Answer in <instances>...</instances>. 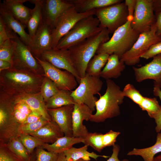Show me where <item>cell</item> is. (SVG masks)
Wrapping results in <instances>:
<instances>
[{"label": "cell", "mask_w": 161, "mask_h": 161, "mask_svg": "<svg viewBox=\"0 0 161 161\" xmlns=\"http://www.w3.org/2000/svg\"><path fill=\"white\" fill-rule=\"evenodd\" d=\"M44 75L12 67L0 72V92L11 96L40 92Z\"/></svg>", "instance_id": "6da1fadb"}, {"label": "cell", "mask_w": 161, "mask_h": 161, "mask_svg": "<svg viewBox=\"0 0 161 161\" xmlns=\"http://www.w3.org/2000/svg\"><path fill=\"white\" fill-rule=\"evenodd\" d=\"M109 34L106 28L103 29L96 35L68 49L73 65L80 79L86 75L87 65L99 46L110 39Z\"/></svg>", "instance_id": "7a4b0ae2"}, {"label": "cell", "mask_w": 161, "mask_h": 161, "mask_svg": "<svg viewBox=\"0 0 161 161\" xmlns=\"http://www.w3.org/2000/svg\"><path fill=\"white\" fill-rule=\"evenodd\" d=\"M107 88L105 93L100 96L95 103L96 112L91 116L89 120L100 123L106 119L120 115V105L125 97L120 87L111 79L106 80Z\"/></svg>", "instance_id": "3957f363"}, {"label": "cell", "mask_w": 161, "mask_h": 161, "mask_svg": "<svg viewBox=\"0 0 161 161\" xmlns=\"http://www.w3.org/2000/svg\"><path fill=\"white\" fill-rule=\"evenodd\" d=\"M132 18L128 16L126 22L114 31L111 38L100 44L96 54L106 53L110 55L114 54L118 55L120 59L132 47L140 34L131 26Z\"/></svg>", "instance_id": "277c9868"}, {"label": "cell", "mask_w": 161, "mask_h": 161, "mask_svg": "<svg viewBox=\"0 0 161 161\" xmlns=\"http://www.w3.org/2000/svg\"><path fill=\"white\" fill-rule=\"evenodd\" d=\"M99 24L98 19L94 15L81 19L61 39L54 49H68L71 47L96 35L102 29L99 27Z\"/></svg>", "instance_id": "5b68a950"}, {"label": "cell", "mask_w": 161, "mask_h": 161, "mask_svg": "<svg viewBox=\"0 0 161 161\" xmlns=\"http://www.w3.org/2000/svg\"><path fill=\"white\" fill-rule=\"evenodd\" d=\"M0 94V143H6L11 138L18 136L20 124L14 117L13 97L1 92Z\"/></svg>", "instance_id": "8992f818"}, {"label": "cell", "mask_w": 161, "mask_h": 161, "mask_svg": "<svg viewBox=\"0 0 161 161\" xmlns=\"http://www.w3.org/2000/svg\"><path fill=\"white\" fill-rule=\"evenodd\" d=\"M78 86L71 91V95L75 103L84 104L87 106L93 111L95 109V103L98 100L94 95L100 92L103 85L100 77L90 75L86 73L81 78Z\"/></svg>", "instance_id": "52a82bcc"}, {"label": "cell", "mask_w": 161, "mask_h": 161, "mask_svg": "<svg viewBox=\"0 0 161 161\" xmlns=\"http://www.w3.org/2000/svg\"><path fill=\"white\" fill-rule=\"evenodd\" d=\"M95 15L98 19L99 27L106 28L109 33H113L128 19L129 13L125 3H120L95 9Z\"/></svg>", "instance_id": "ba28073f"}, {"label": "cell", "mask_w": 161, "mask_h": 161, "mask_svg": "<svg viewBox=\"0 0 161 161\" xmlns=\"http://www.w3.org/2000/svg\"><path fill=\"white\" fill-rule=\"evenodd\" d=\"M95 12V9H94L85 13H78L73 5L64 12L52 30V49L56 47L61 39L66 34L77 22L85 17L94 15Z\"/></svg>", "instance_id": "9c48e42d"}, {"label": "cell", "mask_w": 161, "mask_h": 161, "mask_svg": "<svg viewBox=\"0 0 161 161\" xmlns=\"http://www.w3.org/2000/svg\"><path fill=\"white\" fill-rule=\"evenodd\" d=\"M156 31L155 25L150 30L140 34L132 47L122 56L120 61L129 66L138 63L141 56L151 45L161 41V38L157 35Z\"/></svg>", "instance_id": "30bf717a"}, {"label": "cell", "mask_w": 161, "mask_h": 161, "mask_svg": "<svg viewBox=\"0 0 161 161\" xmlns=\"http://www.w3.org/2000/svg\"><path fill=\"white\" fill-rule=\"evenodd\" d=\"M13 39L16 45L12 67L37 75H44L42 66L32 55L29 46L24 44L17 35Z\"/></svg>", "instance_id": "8fae6325"}, {"label": "cell", "mask_w": 161, "mask_h": 161, "mask_svg": "<svg viewBox=\"0 0 161 161\" xmlns=\"http://www.w3.org/2000/svg\"><path fill=\"white\" fill-rule=\"evenodd\" d=\"M153 0H137L131 24L137 33L150 30L155 25L156 17L152 7Z\"/></svg>", "instance_id": "7c38bea8"}, {"label": "cell", "mask_w": 161, "mask_h": 161, "mask_svg": "<svg viewBox=\"0 0 161 161\" xmlns=\"http://www.w3.org/2000/svg\"><path fill=\"white\" fill-rule=\"evenodd\" d=\"M35 58L42 66L45 76L52 81L59 89L72 91L76 88L78 82L72 73L62 71L47 61Z\"/></svg>", "instance_id": "4fadbf2b"}, {"label": "cell", "mask_w": 161, "mask_h": 161, "mask_svg": "<svg viewBox=\"0 0 161 161\" xmlns=\"http://www.w3.org/2000/svg\"><path fill=\"white\" fill-rule=\"evenodd\" d=\"M39 58L48 62L58 68L71 72L79 83L80 78L73 65L68 49H52L44 52Z\"/></svg>", "instance_id": "5bb4252c"}, {"label": "cell", "mask_w": 161, "mask_h": 161, "mask_svg": "<svg viewBox=\"0 0 161 161\" xmlns=\"http://www.w3.org/2000/svg\"><path fill=\"white\" fill-rule=\"evenodd\" d=\"M52 30L42 21L29 47L34 57L40 58L44 52L52 49Z\"/></svg>", "instance_id": "9a60e30c"}, {"label": "cell", "mask_w": 161, "mask_h": 161, "mask_svg": "<svg viewBox=\"0 0 161 161\" xmlns=\"http://www.w3.org/2000/svg\"><path fill=\"white\" fill-rule=\"evenodd\" d=\"M72 6L68 0H43V21L52 29L60 16Z\"/></svg>", "instance_id": "2e32d148"}, {"label": "cell", "mask_w": 161, "mask_h": 161, "mask_svg": "<svg viewBox=\"0 0 161 161\" xmlns=\"http://www.w3.org/2000/svg\"><path fill=\"white\" fill-rule=\"evenodd\" d=\"M149 63L140 68L133 67L136 80L140 82L147 79L161 88V54L153 58Z\"/></svg>", "instance_id": "e0dca14e"}, {"label": "cell", "mask_w": 161, "mask_h": 161, "mask_svg": "<svg viewBox=\"0 0 161 161\" xmlns=\"http://www.w3.org/2000/svg\"><path fill=\"white\" fill-rule=\"evenodd\" d=\"M93 111L84 104L75 103L72 113V135L75 137L85 138L89 134L84 120L88 121Z\"/></svg>", "instance_id": "ac0fdd59"}, {"label": "cell", "mask_w": 161, "mask_h": 161, "mask_svg": "<svg viewBox=\"0 0 161 161\" xmlns=\"http://www.w3.org/2000/svg\"><path fill=\"white\" fill-rule=\"evenodd\" d=\"M74 104L47 109L51 120L59 126L64 136L72 137V113Z\"/></svg>", "instance_id": "d6986e66"}, {"label": "cell", "mask_w": 161, "mask_h": 161, "mask_svg": "<svg viewBox=\"0 0 161 161\" xmlns=\"http://www.w3.org/2000/svg\"><path fill=\"white\" fill-rule=\"evenodd\" d=\"M0 17L7 26L19 35L20 39L24 44L29 46L30 45L32 39L25 30L27 26L16 19L3 3L0 4Z\"/></svg>", "instance_id": "ffe728a7"}, {"label": "cell", "mask_w": 161, "mask_h": 161, "mask_svg": "<svg viewBox=\"0 0 161 161\" xmlns=\"http://www.w3.org/2000/svg\"><path fill=\"white\" fill-rule=\"evenodd\" d=\"M12 97L14 103L19 101H23L27 104L32 111L38 112L48 121L52 120L40 92L36 93L24 94Z\"/></svg>", "instance_id": "44dd1931"}, {"label": "cell", "mask_w": 161, "mask_h": 161, "mask_svg": "<svg viewBox=\"0 0 161 161\" xmlns=\"http://www.w3.org/2000/svg\"><path fill=\"white\" fill-rule=\"evenodd\" d=\"M28 0H5L3 3L12 16L27 27L32 9L25 6L23 3Z\"/></svg>", "instance_id": "7402d4cb"}, {"label": "cell", "mask_w": 161, "mask_h": 161, "mask_svg": "<svg viewBox=\"0 0 161 161\" xmlns=\"http://www.w3.org/2000/svg\"><path fill=\"white\" fill-rule=\"evenodd\" d=\"M30 135L45 143L52 144L64 136L58 125L52 120L39 129Z\"/></svg>", "instance_id": "603a6c76"}, {"label": "cell", "mask_w": 161, "mask_h": 161, "mask_svg": "<svg viewBox=\"0 0 161 161\" xmlns=\"http://www.w3.org/2000/svg\"><path fill=\"white\" fill-rule=\"evenodd\" d=\"M78 13L107 7L120 3V0H68Z\"/></svg>", "instance_id": "cb8c5ba5"}, {"label": "cell", "mask_w": 161, "mask_h": 161, "mask_svg": "<svg viewBox=\"0 0 161 161\" xmlns=\"http://www.w3.org/2000/svg\"><path fill=\"white\" fill-rule=\"evenodd\" d=\"M125 64L120 61L117 55H110L105 66L100 73V77L106 80L118 78L125 68Z\"/></svg>", "instance_id": "d4e9b609"}, {"label": "cell", "mask_w": 161, "mask_h": 161, "mask_svg": "<svg viewBox=\"0 0 161 161\" xmlns=\"http://www.w3.org/2000/svg\"><path fill=\"white\" fill-rule=\"evenodd\" d=\"M84 142V139L82 138L64 136L52 144L45 143L41 147L49 151L59 154L72 148L75 144Z\"/></svg>", "instance_id": "484cf974"}, {"label": "cell", "mask_w": 161, "mask_h": 161, "mask_svg": "<svg viewBox=\"0 0 161 161\" xmlns=\"http://www.w3.org/2000/svg\"><path fill=\"white\" fill-rule=\"evenodd\" d=\"M43 0H31L29 1L35 4L32 15L27 24L29 34L32 39L33 38L40 24L43 21L42 8Z\"/></svg>", "instance_id": "4316f807"}, {"label": "cell", "mask_w": 161, "mask_h": 161, "mask_svg": "<svg viewBox=\"0 0 161 161\" xmlns=\"http://www.w3.org/2000/svg\"><path fill=\"white\" fill-rule=\"evenodd\" d=\"M88 146L85 145L79 148L72 147L67 149L63 153L67 161H76L80 159L89 161L90 158H92L96 160L99 157H102L105 158L109 157L106 155H100L97 154L93 152H90L87 151Z\"/></svg>", "instance_id": "83f0119b"}, {"label": "cell", "mask_w": 161, "mask_h": 161, "mask_svg": "<svg viewBox=\"0 0 161 161\" xmlns=\"http://www.w3.org/2000/svg\"><path fill=\"white\" fill-rule=\"evenodd\" d=\"M161 152V133H157L156 141L153 145L147 148L138 149L134 148L129 151L127 155L141 156L144 161H153L154 156Z\"/></svg>", "instance_id": "f1b7e54d"}, {"label": "cell", "mask_w": 161, "mask_h": 161, "mask_svg": "<svg viewBox=\"0 0 161 161\" xmlns=\"http://www.w3.org/2000/svg\"><path fill=\"white\" fill-rule=\"evenodd\" d=\"M71 92L69 91L60 90L45 103L47 109H54L74 104L75 102L71 95Z\"/></svg>", "instance_id": "f546056e"}, {"label": "cell", "mask_w": 161, "mask_h": 161, "mask_svg": "<svg viewBox=\"0 0 161 161\" xmlns=\"http://www.w3.org/2000/svg\"><path fill=\"white\" fill-rule=\"evenodd\" d=\"M109 55L106 53L95 55L87 65L86 73L91 76L100 77L101 69L106 64Z\"/></svg>", "instance_id": "4dcf8cb0"}, {"label": "cell", "mask_w": 161, "mask_h": 161, "mask_svg": "<svg viewBox=\"0 0 161 161\" xmlns=\"http://www.w3.org/2000/svg\"><path fill=\"white\" fill-rule=\"evenodd\" d=\"M6 144L13 153L23 161H30L32 154H29L18 136L11 138Z\"/></svg>", "instance_id": "1f68e13d"}, {"label": "cell", "mask_w": 161, "mask_h": 161, "mask_svg": "<svg viewBox=\"0 0 161 161\" xmlns=\"http://www.w3.org/2000/svg\"><path fill=\"white\" fill-rule=\"evenodd\" d=\"M16 45L14 39H9L0 45V60L6 61L12 66V61Z\"/></svg>", "instance_id": "d6a6232c"}, {"label": "cell", "mask_w": 161, "mask_h": 161, "mask_svg": "<svg viewBox=\"0 0 161 161\" xmlns=\"http://www.w3.org/2000/svg\"><path fill=\"white\" fill-rule=\"evenodd\" d=\"M60 90L52 81L45 76L41 86L40 92L45 103Z\"/></svg>", "instance_id": "836d02e7"}, {"label": "cell", "mask_w": 161, "mask_h": 161, "mask_svg": "<svg viewBox=\"0 0 161 161\" xmlns=\"http://www.w3.org/2000/svg\"><path fill=\"white\" fill-rule=\"evenodd\" d=\"M18 136L30 155L33 153L35 148L41 146L45 143L29 134H20Z\"/></svg>", "instance_id": "e575fe53"}, {"label": "cell", "mask_w": 161, "mask_h": 161, "mask_svg": "<svg viewBox=\"0 0 161 161\" xmlns=\"http://www.w3.org/2000/svg\"><path fill=\"white\" fill-rule=\"evenodd\" d=\"M103 134L97 132L89 133L84 138L83 143L90 146L96 151L100 152L104 148L103 142Z\"/></svg>", "instance_id": "d590c367"}, {"label": "cell", "mask_w": 161, "mask_h": 161, "mask_svg": "<svg viewBox=\"0 0 161 161\" xmlns=\"http://www.w3.org/2000/svg\"><path fill=\"white\" fill-rule=\"evenodd\" d=\"M160 105L155 97L149 98L143 97L139 106L143 111H146L150 117L159 110Z\"/></svg>", "instance_id": "8d00e7d4"}, {"label": "cell", "mask_w": 161, "mask_h": 161, "mask_svg": "<svg viewBox=\"0 0 161 161\" xmlns=\"http://www.w3.org/2000/svg\"><path fill=\"white\" fill-rule=\"evenodd\" d=\"M49 121L42 117L36 122L20 125L18 129L19 134H30L38 131Z\"/></svg>", "instance_id": "74e56055"}, {"label": "cell", "mask_w": 161, "mask_h": 161, "mask_svg": "<svg viewBox=\"0 0 161 161\" xmlns=\"http://www.w3.org/2000/svg\"><path fill=\"white\" fill-rule=\"evenodd\" d=\"M122 92L125 97H129L138 106L140 104L143 96L133 85L130 83L126 84Z\"/></svg>", "instance_id": "f35d334b"}, {"label": "cell", "mask_w": 161, "mask_h": 161, "mask_svg": "<svg viewBox=\"0 0 161 161\" xmlns=\"http://www.w3.org/2000/svg\"><path fill=\"white\" fill-rule=\"evenodd\" d=\"M58 154L38 147L36 148L34 161H56Z\"/></svg>", "instance_id": "ab89813d"}, {"label": "cell", "mask_w": 161, "mask_h": 161, "mask_svg": "<svg viewBox=\"0 0 161 161\" xmlns=\"http://www.w3.org/2000/svg\"><path fill=\"white\" fill-rule=\"evenodd\" d=\"M17 35L0 17V45L8 39L15 38Z\"/></svg>", "instance_id": "60d3db41"}, {"label": "cell", "mask_w": 161, "mask_h": 161, "mask_svg": "<svg viewBox=\"0 0 161 161\" xmlns=\"http://www.w3.org/2000/svg\"><path fill=\"white\" fill-rule=\"evenodd\" d=\"M0 161H23L13 153L6 143H0Z\"/></svg>", "instance_id": "b9f144b4"}, {"label": "cell", "mask_w": 161, "mask_h": 161, "mask_svg": "<svg viewBox=\"0 0 161 161\" xmlns=\"http://www.w3.org/2000/svg\"><path fill=\"white\" fill-rule=\"evenodd\" d=\"M120 134L119 132L111 130L103 134V142L104 148L114 145L116 139Z\"/></svg>", "instance_id": "7bdbcfd3"}, {"label": "cell", "mask_w": 161, "mask_h": 161, "mask_svg": "<svg viewBox=\"0 0 161 161\" xmlns=\"http://www.w3.org/2000/svg\"><path fill=\"white\" fill-rule=\"evenodd\" d=\"M160 54H161V41L151 45L148 49L141 56V58L148 59Z\"/></svg>", "instance_id": "ee69618b"}, {"label": "cell", "mask_w": 161, "mask_h": 161, "mask_svg": "<svg viewBox=\"0 0 161 161\" xmlns=\"http://www.w3.org/2000/svg\"><path fill=\"white\" fill-rule=\"evenodd\" d=\"M14 108L21 113L28 116L32 110L29 106L25 102L19 101L14 103Z\"/></svg>", "instance_id": "f6af8a7d"}, {"label": "cell", "mask_w": 161, "mask_h": 161, "mask_svg": "<svg viewBox=\"0 0 161 161\" xmlns=\"http://www.w3.org/2000/svg\"><path fill=\"white\" fill-rule=\"evenodd\" d=\"M42 117L41 114L38 112L32 111L27 116L25 121L22 124H27L36 122Z\"/></svg>", "instance_id": "bcb514c9"}, {"label": "cell", "mask_w": 161, "mask_h": 161, "mask_svg": "<svg viewBox=\"0 0 161 161\" xmlns=\"http://www.w3.org/2000/svg\"><path fill=\"white\" fill-rule=\"evenodd\" d=\"M150 117L154 119L156 124L155 128L156 131L157 133L160 132L161 131V105L158 111L151 115Z\"/></svg>", "instance_id": "7dc6e473"}, {"label": "cell", "mask_w": 161, "mask_h": 161, "mask_svg": "<svg viewBox=\"0 0 161 161\" xmlns=\"http://www.w3.org/2000/svg\"><path fill=\"white\" fill-rule=\"evenodd\" d=\"M113 146L112 153L106 161H129L127 159H124L122 160H119L118 156L120 150V147L117 144H115Z\"/></svg>", "instance_id": "c3c4849f"}, {"label": "cell", "mask_w": 161, "mask_h": 161, "mask_svg": "<svg viewBox=\"0 0 161 161\" xmlns=\"http://www.w3.org/2000/svg\"><path fill=\"white\" fill-rule=\"evenodd\" d=\"M137 0H126L125 3L126 6L129 17L133 18V14L136 4Z\"/></svg>", "instance_id": "681fc988"}, {"label": "cell", "mask_w": 161, "mask_h": 161, "mask_svg": "<svg viewBox=\"0 0 161 161\" xmlns=\"http://www.w3.org/2000/svg\"><path fill=\"white\" fill-rule=\"evenodd\" d=\"M13 114L16 121L20 125L24 123L26 120L27 116L19 112L14 107Z\"/></svg>", "instance_id": "f907efd6"}, {"label": "cell", "mask_w": 161, "mask_h": 161, "mask_svg": "<svg viewBox=\"0 0 161 161\" xmlns=\"http://www.w3.org/2000/svg\"><path fill=\"white\" fill-rule=\"evenodd\" d=\"M155 16L156 21L155 26L157 28L156 34L161 38V12Z\"/></svg>", "instance_id": "816d5d0a"}, {"label": "cell", "mask_w": 161, "mask_h": 161, "mask_svg": "<svg viewBox=\"0 0 161 161\" xmlns=\"http://www.w3.org/2000/svg\"><path fill=\"white\" fill-rule=\"evenodd\" d=\"M152 7L156 16L161 12V0H153Z\"/></svg>", "instance_id": "f5cc1de1"}, {"label": "cell", "mask_w": 161, "mask_h": 161, "mask_svg": "<svg viewBox=\"0 0 161 161\" xmlns=\"http://www.w3.org/2000/svg\"><path fill=\"white\" fill-rule=\"evenodd\" d=\"M12 67V64L6 61L0 60V72Z\"/></svg>", "instance_id": "db71d44e"}, {"label": "cell", "mask_w": 161, "mask_h": 161, "mask_svg": "<svg viewBox=\"0 0 161 161\" xmlns=\"http://www.w3.org/2000/svg\"><path fill=\"white\" fill-rule=\"evenodd\" d=\"M153 93L155 96L158 97L161 101V90L160 88L157 85L154 84Z\"/></svg>", "instance_id": "11a10c76"}, {"label": "cell", "mask_w": 161, "mask_h": 161, "mask_svg": "<svg viewBox=\"0 0 161 161\" xmlns=\"http://www.w3.org/2000/svg\"><path fill=\"white\" fill-rule=\"evenodd\" d=\"M56 161H67L63 152L59 153Z\"/></svg>", "instance_id": "9f6ffc18"}, {"label": "cell", "mask_w": 161, "mask_h": 161, "mask_svg": "<svg viewBox=\"0 0 161 161\" xmlns=\"http://www.w3.org/2000/svg\"><path fill=\"white\" fill-rule=\"evenodd\" d=\"M153 161H161V154L154 157Z\"/></svg>", "instance_id": "6f0895ef"}, {"label": "cell", "mask_w": 161, "mask_h": 161, "mask_svg": "<svg viewBox=\"0 0 161 161\" xmlns=\"http://www.w3.org/2000/svg\"><path fill=\"white\" fill-rule=\"evenodd\" d=\"M35 158V153L33 152L31 155V157L30 161H34Z\"/></svg>", "instance_id": "680465c9"}, {"label": "cell", "mask_w": 161, "mask_h": 161, "mask_svg": "<svg viewBox=\"0 0 161 161\" xmlns=\"http://www.w3.org/2000/svg\"><path fill=\"white\" fill-rule=\"evenodd\" d=\"M76 161H89L85 160L82 159H80L77 160H76Z\"/></svg>", "instance_id": "91938a15"}]
</instances>
